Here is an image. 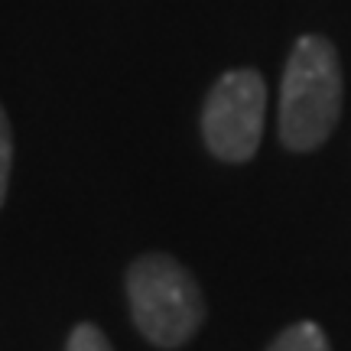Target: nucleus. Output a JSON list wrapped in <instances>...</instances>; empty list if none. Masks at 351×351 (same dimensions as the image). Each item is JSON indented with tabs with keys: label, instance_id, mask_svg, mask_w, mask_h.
<instances>
[{
	"label": "nucleus",
	"instance_id": "obj_1",
	"mask_svg": "<svg viewBox=\"0 0 351 351\" xmlns=\"http://www.w3.org/2000/svg\"><path fill=\"white\" fill-rule=\"evenodd\" d=\"M341 117V62L326 36H300L280 82V140L296 153L319 150Z\"/></svg>",
	"mask_w": 351,
	"mask_h": 351
},
{
	"label": "nucleus",
	"instance_id": "obj_2",
	"mask_svg": "<svg viewBox=\"0 0 351 351\" xmlns=\"http://www.w3.org/2000/svg\"><path fill=\"white\" fill-rule=\"evenodd\" d=\"M127 300L140 335L156 348L186 345L205 322L195 276L169 254H143L127 270Z\"/></svg>",
	"mask_w": 351,
	"mask_h": 351
},
{
	"label": "nucleus",
	"instance_id": "obj_3",
	"mask_svg": "<svg viewBox=\"0 0 351 351\" xmlns=\"http://www.w3.org/2000/svg\"><path fill=\"white\" fill-rule=\"evenodd\" d=\"M267 82L254 69H234L215 82L202 111V137L225 163H247L263 137Z\"/></svg>",
	"mask_w": 351,
	"mask_h": 351
},
{
	"label": "nucleus",
	"instance_id": "obj_4",
	"mask_svg": "<svg viewBox=\"0 0 351 351\" xmlns=\"http://www.w3.org/2000/svg\"><path fill=\"white\" fill-rule=\"evenodd\" d=\"M267 351H332L328 348L326 332L315 322H296V326L283 328Z\"/></svg>",
	"mask_w": 351,
	"mask_h": 351
},
{
	"label": "nucleus",
	"instance_id": "obj_5",
	"mask_svg": "<svg viewBox=\"0 0 351 351\" xmlns=\"http://www.w3.org/2000/svg\"><path fill=\"white\" fill-rule=\"evenodd\" d=\"M10 169H13V130H10V117L0 104V208L7 199V189H10Z\"/></svg>",
	"mask_w": 351,
	"mask_h": 351
},
{
	"label": "nucleus",
	"instance_id": "obj_6",
	"mask_svg": "<svg viewBox=\"0 0 351 351\" xmlns=\"http://www.w3.org/2000/svg\"><path fill=\"white\" fill-rule=\"evenodd\" d=\"M65 351H114V348H111V341H108V335H104L98 326L82 322V326L72 328Z\"/></svg>",
	"mask_w": 351,
	"mask_h": 351
}]
</instances>
